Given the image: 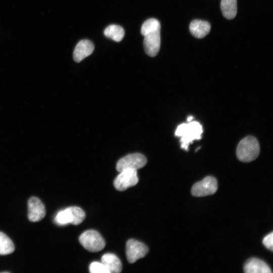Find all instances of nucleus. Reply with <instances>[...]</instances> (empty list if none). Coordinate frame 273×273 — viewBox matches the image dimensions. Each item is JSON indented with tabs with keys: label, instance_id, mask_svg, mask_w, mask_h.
I'll return each instance as SVG.
<instances>
[{
	"label": "nucleus",
	"instance_id": "1",
	"mask_svg": "<svg viewBox=\"0 0 273 273\" xmlns=\"http://www.w3.org/2000/svg\"><path fill=\"white\" fill-rule=\"evenodd\" d=\"M203 132L202 125L197 121H190L178 125L175 130V135L180 136L181 147L188 150L189 144L195 140H199Z\"/></svg>",
	"mask_w": 273,
	"mask_h": 273
},
{
	"label": "nucleus",
	"instance_id": "2",
	"mask_svg": "<svg viewBox=\"0 0 273 273\" xmlns=\"http://www.w3.org/2000/svg\"><path fill=\"white\" fill-rule=\"evenodd\" d=\"M260 152V146L257 140L254 136H248L239 143L236 150L239 160L249 162L256 159Z\"/></svg>",
	"mask_w": 273,
	"mask_h": 273
},
{
	"label": "nucleus",
	"instance_id": "3",
	"mask_svg": "<svg viewBox=\"0 0 273 273\" xmlns=\"http://www.w3.org/2000/svg\"><path fill=\"white\" fill-rule=\"evenodd\" d=\"M79 241L85 249L92 252H99L105 246V242L102 236L94 230H87L81 234Z\"/></svg>",
	"mask_w": 273,
	"mask_h": 273
},
{
	"label": "nucleus",
	"instance_id": "4",
	"mask_svg": "<svg viewBox=\"0 0 273 273\" xmlns=\"http://www.w3.org/2000/svg\"><path fill=\"white\" fill-rule=\"evenodd\" d=\"M217 188L216 178L212 176H207L192 186L191 194L196 197L206 196L214 194Z\"/></svg>",
	"mask_w": 273,
	"mask_h": 273
},
{
	"label": "nucleus",
	"instance_id": "5",
	"mask_svg": "<svg viewBox=\"0 0 273 273\" xmlns=\"http://www.w3.org/2000/svg\"><path fill=\"white\" fill-rule=\"evenodd\" d=\"M147 162V158L144 155L141 153L130 154L117 162L116 170L118 172L127 169L137 170L145 166Z\"/></svg>",
	"mask_w": 273,
	"mask_h": 273
},
{
	"label": "nucleus",
	"instance_id": "6",
	"mask_svg": "<svg viewBox=\"0 0 273 273\" xmlns=\"http://www.w3.org/2000/svg\"><path fill=\"white\" fill-rule=\"evenodd\" d=\"M119 172L113 182L116 190L120 191H125L128 188L136 185L138 183L136 170L127 169Z\"/></svg>",
	"mask_w": 273,
	"mask_h": 273
},
{
	"label": "nucleus",
	"instance_id": "7",
	"mask_svg": "<svg viewBox=\"0 0 273 273\" xmlns=\"http://www.w3.org/2000/svg\"><path fill=\"white\" fill-rule=\"evenodd\" d=\"M148 251V247L142 242L134 239H129L126 242V258L130 263H133L138 259L144 257Z\"/></svg>",
	"mask_w": 273,
	"mask_h": 273
},
{
	"label": "nucleus",
	"instance_id": "8",
	"mask_svg": "<svg viewBox=\"0 0 273 273\" xmlns=\"http://www.w3.org/2000/svg\"><path fill=\"white\" fill-rule=\"evenodd\" d=\"M144 39V48L148 56L153 57L159 52L160 48V29L145 35Z\"/></svg>",
	"mask_w": 273,
	"mask_h": 273
},
{
	"label": "nucleus",
	"instance_id": "9",
	"mask_svg": "<svg viewBox=\"0 0 273 273\" xmlns=\"http://www.w3.org/2000/svg\"><path fill=\"white\" fill-rule=\"evenodd\" d=\"M46 210L42 202L38 198L31 197L28 201V218L32 222L41 220L45 216Z\"/></svg>",
	"mask_w": 273,
	"mask_h": 273
},
{
	"label": "nucleus",
	"instance_id": "10",
	"mask_svg": "<svg viewBox=\"0 0 273 273\" xmlns=\"http://www.w3.org/2000/svg\"><path fill=\"white\" fill-rule=\"evenodd\" d=\"M94 50L93 43L88 39L79 41L76 46L73 53L74 60L80 62L86 57L92 54Z\"/></svg>",
	"mask_w": 273,
	"mask_h": 273
},
{
	"label": "nucleus",
	"instance_id": "11",
	"mask_svg": "<svg viewBox=\"0 0 273 273\" xmlns=\"http://www.w3.org/2000/svg\"><path fill=\"white\" fill-rule=\"evenodd\" d=\"M246 273H271L269 266L263 260L256 258L248 259L243 267Z\"/></svg>",
	"mask_w": 273,
	"mask_h": 273
},
{
	"label": "nucleus",
	"instance_id": "12",
	"mask_svg": "<svg viewBox=\"0 0 273 273\" xmlns=\"http://www.w3.org/2000/svg\"><path fill=\"white\" fill-rule=\"evenodd\" d=\"M210 29V24L208 22L197 19L193 20L189 26L191 33L198 38L204 37L209 33Z\"/></svg>",
	"mask_w": 273,
	"mask_h": 273
},
{
	"label": "nucleus",
	"instance_id": "13",
	"mask_svg": "<svg viewBox=\"0 0 273 273\" xmlns=\"http://www.w3.org/2000/svg\"><path fill=\"white\" fill-rule=\"evenodd\" d=\"M102 262L108 268L110 273H119L122 270V263L118 257L112 253L104 254L101 258Z\"/></svg>",
	"mask_w": 273,
	"mask_h": 273
},
{
	"label": "nucleus",
	"instance_id": "14",
	"mask_svg": "<svg viewBox=\"0 0 273 273\" xmlns=\"http://www.w3.org/2000/svg\"><path fill=\"white\" fill-rule=\"evenodd\" d=\"M220 8L225 18L232 19L236 17L237 13V0H221Z\"/></svg>",
	"mask_w": 273,
	"mask_h": 273
},
{
	"label": "nucleus",
	"instance_id": "15",
	"mask_svg": "<svg viewBox=\"0 0 273 273\" xmlns=\"http://www.w3.org/2000/svg\"><path fill=\"white\" fill-rule=\"evenodd\" d=\"M123 28L117 25L112 24L107 26L104 31V35L113 40L119 42L124 36Z\"/></svg>",
	"mask_w": 273,
	"mask_h": 273
},
{
	"label": "nucleus",
	"instance_id": "16",
	"mask_svg": "<svg viewBox=\"0 0 273 273\" xmlns=\"http://www.w3.org/2000/svg\"><path fill=\"white\" fill-rule=\"evenodd\" d=\"M14 250V245L12 240L4 233L0 232V255L11 254Z\"/></svg>",
	"mask_w": 273,
	"mask_h": 273
},
{
	"label": "nucleus",
	"instance_id": "17",
	"mask_svg": "<svg viewBox=\"0 0 273 273\" xmlns=\"http://www.w3.org/2000/svg\"><path fill=\"white\" fill-rule=\"evenodd\" d=\"M55 222L58 225H66L71 223L73 221V216L70 207L59 211L56 215Z\"/></svg>",
	"mask_w": 273,
	"mask_h": 273
},
{
	"label": "nucleus",
	"instance_id": "18",
	"mask_svg": "<svg viewBox=\"0 0 273 273\" xmlns=\"http://www.w3.org/2000/svg\"><path fill=\"white\" fill-rule=\"evenodd\" d=\"M160 23L158 20L155 18H150L147 20L143 24L141 29V33L142 35L145 36L150 32L160 29Z\"/></svg>",
	"mask_w": 273,
	"mask_h": 273
},
{
	"label": "nucleus",
	"instance_id": "19",
	"mask_svg": "<svg viewBox=\"0 0 273 273\" xmlns=\"http://www.w3.org/2000/svg\"><path fill=\"white\" fill-rule=\"evenodd\" d=\"M71 211L73 221L72 224L78 225L81 223L85 217V213L80 208L76 206L69 207Z\"/></svg>",
	"mask_w": 273,
	"mask_h": 273
},
{
	"label": "nucleus",
	"instance_id": "20",
	"mask_svg": "<svg viewBox=\"0 0 273 273\" xmlns=\"http://www.w3.org/2000/svg\"><path fill=\"white\" fill-rule=\"evenodd\" d=\"M91 273H110V271L102 262H93L89 266Z\"/></svg>",
	"mask_w": 273,
	"mask_h": 273
},
{
	"label": "nucleus",
	"instance_id": "21",
	"mask_svg": "<svg viewBox=\"0 0 273 273\" xmlns=\"http://www.w3.org/2000/svg\"><path fill=\"white\" fill-rule=\"evenodd\" d=\"M273 233L271 232L265 236L262 240V243L268 249L272 251L273 250Z\"/></svg>",
	"mask_w": 273,
	"mask_h": 273
},
{
	"label": "nucleus",
	"instance_id": "22",
	"mask_svg": "<svg viewBox=\"0 0 273 273\" xmlns=\"http://www.w3.org/2000/svg\"><path fill=\"white\" fill-rule=\"evenodd\" d=\"M193 117L192 116H189V117H188V118H187V121H188V122L191 121L193 120Z\"/></svg>",
	"mask_w": 273,
	"mask_h": 273
}]
</instances>
